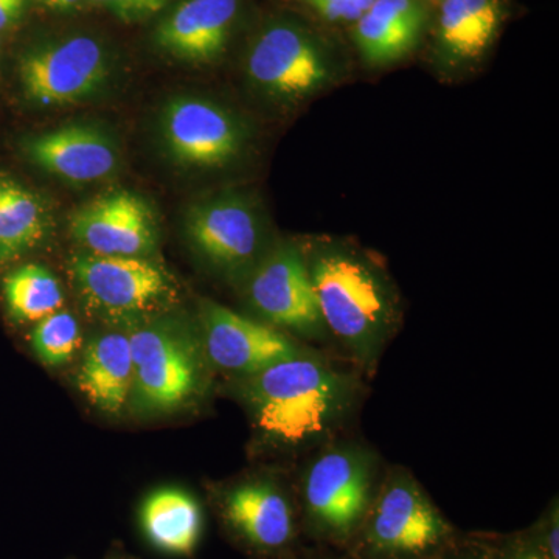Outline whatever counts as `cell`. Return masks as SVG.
<instances>
[{"instance_id":"cell-19","label":"cell","mask_w":559,"mask_h":559,"mask_svg":"<svg viewBox=\"0 0 559 559\" xmlns=\"http://www.w3.org/2000/svg\"><path fill=\"white\" fill-rule=\"evenodd\" d=\"M132 378L130 336L110 331L98 334L84 349L76 382L97 409L119 415L131 399Z\"/></svg>"},{"instance_id":"cell-18","label":"cell","mask_w":559,"mask_h":559,"mask_svg":"<svg viewBox=\"0 0 559 559\" xmlns=\"http://www.w3.org/2000/svg\"><path fill=\"white\" fill-rule=\"evenodd\" d=\"M506 16L503 0H441L436 49L441 64L466 68L487 53Z\"/></svg>"},{"instance_id":"cell-5","label":"cell","mask_w":559,"mask_h":559,"mask_svg":"<svg viewBox=\"0 0 559 559\" xmlns=\"http://www.w3.org/2000/svg\"><path fill=\"white\" fill-rule=\"evenodd\" d=\"M356 536L374 559L430 557L450 546L452 528L414 474L393 466L382 474Z\"/></svg>"},{"instance_id":"cell-17","label":"cell","mask_w":559,"mask_h":559,"mask_svg":"<svg viewBox=\"0 0 559 559\" xmlns=\"http://www.w3.org/2000/svg\"><path fill=\"white\" fill-rule=\"evenodd\" d=\"M428 24L425 0H378L355 22L356 47L370 66L404 60L418 46Z\"/></svg>"},{"instance_id":"cell-13","label":"cell","mask_w":559,"mask_h":559,"mask_svg":"<svg viewBox=\"0 0 559 559\" xmlns=\"http://www.w3.org/2000/svg\"><path fill=\"white\" fill-rule=\"evenodd\" d=\"M70 231L97 255L146 259L159 241L148 202L128 190L108 191L81 205L70 218Z\"/></svg>"},{"instance_id":"cell-4","label":"cell","mask_w":559,"mask_h":559,"mask_svg":"<svg viewBox=\"0 0 559 559\" xmlns=\"http://www.w3.org/2000/svg\"><path fill=\"white\" fill-rule=\"evenodd\" d=\"M70 278L81 304L95 318L135 329L156 319L175 299V283L164 267L142 257L79 252L70 260Z\"/></svg>"},{"instance_id":"cell-8","label":"cell","mask_w":559,"mask_h":559,"mask_svg":"<svg viewBox=\"0 0 559 559\" xmlns=\"http://www.w3.org/2000/svg\"><path fill=\"white\" fill-rule=\"evenodd\" d=\"M186 234L210 270L241 285L274 242L259 205L234 191L191 205Z\"/></svg>"},{"instance_id":"cell-31","label":"cell","mask_w":559,"mask_h":559,"mask_svg":"<svg viewBox=\"0 0 559 559\" xmlns=\"http://www.w3.org/2000/svg\"><path fill=\"white\" fill-rule=\"evenodd\" d=\"M43 2L46 3L47 7H50V9L68 10L76 5L80 0H43Z\"/></svg>"},{"instance_id":"cell-10","label":"cell","mask_w":559,"mask_h":559,"mask_svg":"<svg viewBox=\"0 0 559 559\" xmlns=\"http://www.w3.org/2000/svg\"><path fill=\"white\" fill-rule=\"evenodd\" d=\"M20 73L28 100L66 106L100 95L109 86L114 64L100 40L80 35L27 51Z\"/></svg>"},{"instance_id":"cell-29","label":"cell","mask_w":559,"mask_h":559,"mask_svg":"<svg viewBox=\"0 0 559 559\" xmlns=\"http://www.w3.org/2000/svg\"><path fill=\"white\" fill-rule=\"evenodd\" d=\"M437 559H495V551H455L452 554L448 546L437 554Z\"/></svg>"},{"instance_id":"cell-21","label":"cell","mask_w":559,"mask_h":559,"mask_svg":"<svg viewBox=\"0 0 559 559\" xmlns=\"http://www.w3.org/2000/svg\"><path fill=\"white\" fill-rule=\"evenodd\" d=\"M49 230V215L33 191L0 175V260L35 249Z\"/></svg>"},{"instance_id":"cell-1","label":"cell","mask_w":559,"mask_h":559,"mask_svg":"<svg viewBox=\"0 0 559 559\" xmlns=\"http://www.w3.org/2000/svg\"><path fill=\"white\" fill-rule=\"evenodd\" d=\"M362 377L353 364L312 348L235 381L261 443L304 454L344 437L366 396Z\"/></svg>"},{"instance_id":"cell-3","label":"cell","mask_w":559,"mask_h":559,"mask_svg":"<svg viewBox=\"0 0 559 559\" xmlns=\"http://www.w3.org/2000/svg\"><path fill=\"white\" fill-rule=\"evenodd\" d=\"M381 477L380 455L360 441L341 437L311 452L299 498L316 538L337 544L355 538Z\"/></svg>"},{"instance_id":"cell-26","label":"cell","mask_w":559,"mask_h":559,"mask_svg":"<svg viewBox=\"0 0 559 559\" xmlns=\"http://www.w3.org/2000/svg\"><path fill=\"white\" fill-rule=\"evenodd\" d=\"M495 559H549L530 540L528 536H518L506 547L495 551Z\"/></svg>"},{"instance_id":"cell-22","label":"cell","mask_w":559,"mask_h":559,"mask_svg":"<svg viewBox=\"0 0 559 559\" xmlns=\"http://www.w3.org/2000/svg\"><path fill=\"white\" fill-rule=\"evenodd\" d=\"M7 308L20 322H39L60 311L64 296L60 282L38 264H25L11 272L3 283Z\"/></svg>"},{"instance_id":"cell-34","label":"cell","mask_w":559,"mask_h":559,"mask_svg":"<svg viewBox=\"0 0 559 559\" xmlns=\"http://www.w3.org/2000/svg\"><path fill=\"white\" fill-rule=\"evenodd\" d=\"M0 263H2V260H0Z\"/></svg>"},{"instance_id":"cell-9","label":"cell","mask_w":559,"mask_h":559,"mask_svg":"<svg viewBox=\"0 0 559 559\" xmlns=\"http://www.w3.org/2000/svg\"><path fill=\"white\" fill-rule=\"evenodd\" d=\"M257 318L301 342L331 340L299 242L274 241L242 283Z\"/></svg>"},{"instance_id":"cell-28","label":"cell","mask_w":559,"mask_h":559,"mask_svg":"<svg viewBox=\"0 0 559 559\" xmlns=\"http://www.w3.org/2000/svg\"><path fill=\"white\" fill-rule=\"evenodd\" d=\"M25 0H0V31L20 20Z\"/></svg>"},{"instance_id":"cell-15","label":"cell","mask_w":559,"mask_h":559,"mask_svg":"<svg viewBox=\"0 0 559 559\" xmlns=\"http://www.w3.org/2000/svg\"><path fill=\"white\" fill-rule=\"evenodd\" d=\"M28 159L40 170L72 183L106 179L120 164V150L110 134L90 123H73L25 140Z\"/></svg>"},{"instance_id":"cell-33","label":"cell","mask_w":559,"mask_h":559,"mask_svg":"<svg viewBox=\"0 0 559 559\" xmlns=\"http://www.w3.org/2000/svg\"><path fill=\"white\" fill-rule=\"evenodd\" d=\"M436 2H441V0H436Z\"/></svg>"},{"instance_id":"cell-24","label":"cell","mask_w":559,"mask_h":559,"mask_svg":"<svg viewBox=\"0 0 559 559\" xmlns=\"http://www.w3.org/2000/svg\"><path fill=\"white\" fill-rule=\"evenodd\" d=\"M91 2L112 11L120 20L138 21L159 13L165 7L170 5L173 0H91Z\"/></svg>"},{"instance_id":"cell-25","label":"cell","mask_w":559,"mask_h":559,"mask_svg":"<svg viewBox=\"0 0 559 559\" xmlns=\"http://www.w3.org/2000/svg\"><path fill=\"white\" fill-rule=\"evenodd\" d=\"M558 503H551L546 516L528 533V538L549 559H559Z\"/></svg>"},{"instance_id":"cell-32","label":"cell","mask_w":559,"mask_h":559,"mask_svg":"<svg viewBox=\"0 0 559 559\" xmlns=\"http://www.w3.org/2000/svg\"><path fill=\"white\" fill-rule=\"evenodd\" d=\"M389 559H437V554L430 555V557H406V558H389Z\"/></svg>"},{"instance_id":"cell-11","label":"cell","mask_w":559,"mask_h":559,"mask_svg":"<svg viewBox=\"0 0 559 559\" xmlns=\"http://www.w3.org/2000/svg\"><path fill=\"white\" fill-rule=\"evenodd\" d=\"M165 151L191 168L226 167L248 146L249 132L234 110L201 97L173 98L160 112Z\"/></svg>"},{"instance_id":"cell-14","label":"cell","mask_w":559,"mask_h":559,"mask_svg":"<svg viewBox=\"0 0 559 559\" xmlns=\"http://www.w3.org/2000/svg\"><path fill=\"white\" fill-rule=\"evenodd\" d=\"M221 516L246 546L272 554L296 538L297 513L293 499L278 481L267 477L237 481L221 496Z\"/></svg>"},{"instance_id":"cell-23","label":"cell","mask_w":559,"mask_h":559,"mask_svg":"<svg viewBox=\"0 0 559 559\" xmlns=\"http://www.w3.org/2000/svg\"><path fill=\"white\" fill-rule=\"evenodd\" d=\"M81 340L79 320L69 311H57L36 323L32 348L47 367H60L75 355Z\"/></svg>"},{"instance_id":"cell-12","label":"cell","mask_w":559,"mask_h":559,"mask_svg":"<svg viewBox=\"0 0 559 559\" xmlns=\"http://www.w3.org/2000/svg\"><path fill=\"white\" fill-rule=\"evenodd\" d=\"M200 323L205 359L235 380L318 348L212 300L201 301Z\"/></svg>"},{"instance_id":"cell-20","label":"cell","mask_w":559,"mask_h":559,"mask_svg":"<svg viewBox=\"0 0 559 559\" xmlns=\"http://www.w3.org/2000/svg\"><path fill=\"white\" fill-rule=\"evenodd\" d=\"M140 522L150 543L165 554L190 555L201 538L200 503L182 489L164 488L150 495Z\"/></svg>"},{"instance_id":"cell-7","label":"cell","mask_w":559,"mask_h":559,"mask_svg":"<svg viewBox=\"0 0 559 559\" xmlns=\"http://www.w3.org/2000/svg\"><path fill=\"white\" fill-rule=\"evenodd\" d=\"M246 75L264 97L296 106L333 84L337 69L310 31L294 22H277L264 28L250 46Z\"/></svg>"},{"instance_id":"cell-27","label":"cell","mask_w":559,"mask_h":559,"mask_svg":"<svg viewBox=\"0 0 559 559\" xmlns=\"http://www.w3.org/2000/svg\"><path fill=\"white\" fill-rule=\"evenodd\" d=\"M323 20L347 22L349 0H307Z\"/></svg>"},{"instance_id":"cell-16","label":"cell","mask_w":559,"mask_h":559,"mask_svg":"<svg viewBox=\"0 0 559 559\" xmlns=\"http://www.w3.org/2000/svg\"><path fill=\"white\" fill-rule=\"evenodd\" d=\"M240 0H186L156 33V43L178 60L209 64L226 50Z\"/></svg>"},{"instance_id":"cell-2","label":"cell","mask_w":559,"mask_h":559,"mask_svg":"<svg viewBox=\"0 0 559 559\" xmlns=\"http://www.w3.org/2000/svg\"><path fill=\"white\" fill-rule=\"evenodd\" d=\"M299 245L330 337L364 377H371L403 320L395 283L355 242L314 237Z\"/></svg>"},{"instance_id":"cell-6","label":"cell","mask_w":559,"mask_h":559,"mask_svg":"<svg viewBox=\"0 0 559 559\" xmlns=\"http://www.w3.org/2000/svg\"><path fill=\"white\" fill-rule=\"evenodd\" d=\"M131 399L135 409L160 414L178 409L204 385V349L178 322L151 319L131 330Z\"/></svg>"},{"instance_id":"cell-30","label":"cell","mask_w":559,"mask_h":559,"mask_svg":"<svg viewBox=\"0 0 559 559\" xmlns=\"http://www.w3.org/2000/svg\"><path fill=\"white\" fill-rule=\"evenodd\" d=\"M378 0H349L347 22H356L366 11L377 3Z\"/></svg>"}]
</instances>
